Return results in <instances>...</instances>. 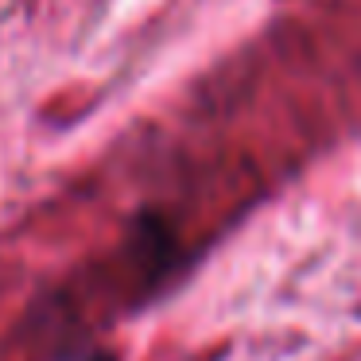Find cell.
<instances>
[{"mask_svg": "<svg viewBox=\"0 0 361 361\" xmlns=\"http://www.w3.org/2000/svg\"><path fill=\"white\" fill-rule=\"evenodd\" d=\"M94 361H117V357H113V353H97Z\"/></svg>", "mask_w": 361, "mask_h": 361, "instance_id": "cell-1", "label": "cell"}]
</instances>
